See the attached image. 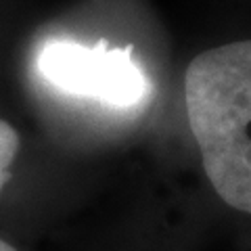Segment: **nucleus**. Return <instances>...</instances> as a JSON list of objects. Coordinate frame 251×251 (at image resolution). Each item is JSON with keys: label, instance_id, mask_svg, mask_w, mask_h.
Returning <instances> with one entry per match:
<instances>
[{"label": "nucleus", "instance_id": "3", "mask_svg": "<svg viewBox=\"0 0 251 251\" xmlns=\"http://www.w3.org/2000/svg\"><path fill=\"white\" fill-rule=\"evenodd\" d=\"M19 151V134L11 124L0 120V193L11 178V166Z\"/></svg>", "mask_w": 251, "mask_h": 251}, {"label": "nucleus", "instance_id": "1", "mask_svg": "<svg viewBox=\"0 0 251 251\" xmlns=\"http://www.w3.org/2000/svg\"><path fill=\"white\" fill-rule=\"evenodd\" d=\"M184 105L218 197L251 214V40L197 54L184 75Z\"/></svg>", "mask_w": 251, "mask_h": 251}, {"label": "nucleus", "instance_id": "4", "mask_svg": "<svg viewBox=\"0 0 251 251\" xmlns=\"http://www.w3.org/2000/svg\"><path fill=\"white\" fill-rule=\"evenodd\" d=\"M0 251H17V249H15L13 245H9V243H6V241L0 239Z\"/></svg>", "mask_w": 251, "mask_h": 251}, {"label": "nucleus", "instance_id": "2", "mask_svg": "<svg viewBox=\"0 0 251 251\" xmlns=\"http://www.w3.org/2000/svg\"><path fill=\"white\" fill-rule=\"evenodd\" d=\"M36 65L54 88L111 107H134L151 94L147 74L132 50L111 49L107 42L86 46L52 40L38 52Z\"/></svg>", "mask_w": 251, "mask_h": 251}]
</instances>
